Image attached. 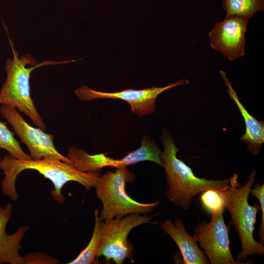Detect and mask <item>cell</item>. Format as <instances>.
<instances>
[{"label": "cell", "instance_id": "cell-1", "mask_svg": "<svg viewBox=\"0 0 264 264\" xmlns=\"http://www.w3.org/2000/svg\"><path fill=\"white\" fill-rule=\"evenodd\" d=\"M0 169L4 174L1 183L2 193L14 201L18 198L15 186L16 179L21 173L26 170H36L51 181L54 190L51 191V196L59 203L64 202L65 197L62 190L66 183L75 181L88 190L96 187L101 175L99 173L79 171L71 164L61 161L18 159L10 154L0 159Z\"/></svg>", "mask_w": 264, "mask_h": 264}, {"label": "cell", "instance_id": "cell-2", "mask_svg": "<svg viewBox=\"0 0 264 264\" xmlns=\"http://www.w3.org/2000/svg\"><path fill=\"white\" fill-rule=\"evenodd\" d=\"M162 141L161 166L165 168L169 187L166 195L176 206L188 210L192 205L194 197L198 194L210 189L222 190L230 185L231 177L224 180H214L196 176L191 168L177 158L178 149L165 129L162 132Z\"/></svg>", "mask_w": 264, "mask_h": 264}, {"label": "cell", "instance_id": "cell-3", "mask_svg": "<svg viewBox=\"0 0 264 264\" xmlns=\"http://www.w3.org/2000/svg\"><path fill=\"white\" fill-rule=\"evenodd\" d=\"M9 43L13 53V59H8L5 62L6 78L0 89V105L15 108L28 116L32 122L43 131L46 126L35 107L31 97L30 88V74L34 69L42 66L66 64L76 60L60 62L50 60L37 63L30 54L23 55L20 58L14 48V44L7 27Z\"/></svg>", "mask_w": 264, "mask_h": 264}, {"label": "cell", "instance_id": "cell-4", "mask_svg": "<svg viewBox=\"0 0 264 264\" xmlns=\"http://www.w3.org/2000/svg\"><path fill=\"white\" fill-rule=\"evenodd\" d=\"M256 175V172L253 171L246 183L241 186L238 181V175L234 174L230 185L221 190L224 198L225 208L230 215V223L234 226L241 241L242 249L236 260L239 264H244L241 260L249 255L264 254V244L257 242L253 237L256 215L260 210V206L257 203L252 206L248 203L249 195Z\"/></svg>", "mask_w": 264, "mask_h": 264}, {"label": "cell", "instance_id": "cell-5", "mask_svg": "<svg viewBox=\"0 0 264 264\" xmlns=\"http://www.w3.org/2000/svg\"><path fill=\"white\" fill-rule=\"evenodd\" d=\"M135 179V174L126 167L117 168L115 172L108 171L100 176L95 188L96 196L103 204L99 214L102 220L119 219L132 214H147L159 205L158 200L141 203L130 197L126 191V184Z\"/></svg>", "mask_w": 264, "mask_h": 264}, {"label": "cell", "instance_id": "cell-6", "mask_svg": "<svg viewBox=\"0 0 264 264\" xmlns=\"http://www.w3.org/2000/svg\"><path fill=\"white\" fill-rule=\"evenodd\" d=\"M153 216L147 214H132L121 218L103 221L101 225L102 240L96 257L103 256L105 261H112L122 264L126 259L133 263L132 244L128 240L131 231L134 227L151 221Z\"/></svg>", "mask_w": 264, "mask_h": 264}, {"label": "cell", "instance_id": "cell-7", "mask_svg": "<svg viewBox=\"0 0 264 264\" xmlns=\"http://www.w3.org/2000/svg\"><path fill=\"white\" fill-rule=\"evenodd\" d=\"M159 151L154 142L143 137L141 146L120 159H113L104 154H89L83 149L70 147L66 157L76 170L83 172L99 173L105 167L119 168L126 167L143 161L154 163L159 159Z\"/></svg>", "mask_w": 264, "mask_h": 264}, {"label": "cell", "instance_id": "cell-8", "mask_svg": "<svg viewBox=\"0 0 264 264\" xmlns=\"http://www.w3.org/2000/svg\"><path fill=\"white\" fill-rule=\"evenodd\" d=\"M0 115L12 127L15 133L26 145L31 159H49L70 164L68 159L60 153L54 144V136L46 133L40 128L28 124L14 107L1 105Z\"/></svg>", "mask_w": 264, "mask_h": 264}, {"label": "cell", "instance_id": "cell-9", "mask_svg": "<svg viewBox=\"0 0 264 264\" xmlns=\"http://www.w3.org/2000/svg\"><path fill=\"white\" fill-rule=\"evenodd\" d=\"M224 211L211 215L209 222L199 223L194 230V238L199 242L211 264H237L230 249L228 228Z\"/></svg>", "mask_w": 264, "mask_h": 264}, {"label": "cell", "instance_id": "cell-10", "mask_svg": "<svg viewBox=\"0 0 264 264\" xmlns=\"http://www.w3.org/2000/svg\"><path fill=\"white\" fill-rule=\"evenodd\" d=\"M189 83L188 80L182 79L163 87L154 86L142 89H125L113 92L95 90L83 85L76 89L75 92L82 101H90L99 98L125 101L130 105L131 111L141 117L154 112L156 109V99L160 94L168 89Z\"/></svg>", "mask_w": 264, "mask_h": 264}, {"label": "cell", "instance_id": "cell-11", "mask_svg": "<svg viewBox=\"0 0 264 264\" xmlns=\"http://www.w3.org/2000/svg\"><path fill=\"white\" fill-rule=\"evenodd\" d=\"M248 20L238 16H226L224 20L216 22L209 32L210 46L230 61L243 56Z\"/></svg>", "mask_w": 264, "mask_h": 264}, {"label": "cell", "instance_id": "cell-12", "mask_svg": "<svg viewBox=\"0 0 264 264\" xmlns=\"http://www.w3.org/2000/svg\"><path fill=\"white\" fill-rule=\"evenodd\" d=\"M175 242L179 249L185 264H208L209 261L203 251L198 246L194 237L186 231L183 221L179 219L174 222L166 219L160 225Z\"/></svg>", "mask_w": 264, "mask_h": 264}, {"label": "cell", "instance_id": "cell-13", "mask_svg": "<svg viewBox=\"0 0 264 264\" xmlns=\"http://www.w3.org/2000/svg\"><path fill=\"white\" fill-rule=\"evenodd\" d=\"M12 209V205L8 203L0 215V264H24L23 257L19 252L20 242L29 227L21 226L13 234H8L6 228Z\"/></svg>", "mask_w": 264, "mask_h": 264}, {"label": "cell", "instance_id": "cell-14", "mask_svg": "<svg viewBox=\"0 0 264 264\" xmlns=\"http://www.w3.org/2000/svg\"><path fill=\"white\" fill-rule=\"evenodd\" d=\"M220 73L227 87L226 90L230 97L236 103L245 123V132L240 139L247 144L250 153L256 155L260 153L261 147L264 143V122L258 120L246 110L240 101L225 72L221 70Z\"/></svg>", "mask_w": 264, "mask_h": 264}, {"label": "cell", "instance_id": "cell-15", "mask_svg": "<svg viewBox=\"0 0 264 264\" xmlns=\"http://www.w3.org/2000/svg\"><path fill=\"white\" fill-rule=\"evenodd\" d=\"M94 213L95 217L94 226L89 242L76 258L67 264H90L94 262L96 257L102 240L101 225L103 220L99 217V210L98 209L96 208Z\"/></svg>", "mask_w": 264, "mask_h": 264}, {"label": "cell", "instance_id": "cell-16", "mask_svg": "<svg viewBox=\"0 0 264 264\" xmlns=\"http://www.w3.org/2000/svg\"><path fill=\"white\" fill-rule=\"evenodd\" d=\"M222 8L226 16L249 19L256 12L264 9V0H223Z\"/></svg>", "mask_w": 264, "mask_h": 264}, {"label": "cell", "instance_id": "cell-17", "mask_svg": "<svg viewBox=\"0 0 264 264\" xmlns=\"http://www.w3.org/2000/svg\"><path fill=\"white\" fill-rule=\"evenodd\" d=\"M0 148L7 151L12 156L22 159H31L29 155L22 149L20 143L14 137V133L6 124L0 121Z\"/></svg>", "mask_w": 264, "mask_h": 264}, {"label": "cell", "instance_id": "cell-18", "mask_svg": "<svg viewBox=\"0 0 264 264\" xmlns=\"http://www.w3.org/2000/svg\"><path fill=\"white\" fill-rule=\"evenodd\" d=\"M200 202L203 210L212 215L224 211V198L221 190L210 189L202 192Z\"/></svg>", "mask_w": 264, "mask_h": 264}, {"label": "cell", "instance_id": "cell-19", "mask_svg": "<svg viewBox=\"0 0 264 264\" xmlns=\"http://www.w3.org/2000/svg\"><path fill=\"white\" fill-rule=\"evenodd\" d=\"M250 193L256 197L260 202V210H261V222L259 231L258 232L260 237L259 242L264 243V184L260 185L256 183L253 189H251Z\"/></svg>", "mask_w": 264, "mask_h": 264}, {"label": "cell", "instance_id": "cell-20", "mask_svg": "<svg viewBox=\"0 0 264 264\" xmlns=\"http://www.w3.org/2000/svg\"><path fill=\"white\" fill-rule=\"evenodd\" d=\"M24 264H55L59 261L43 252H34L23 256Z\"/></svg>", "mask_w": 264, "mask_h": 264}, {"label": "cell", "instance_id": "cell-21", "mask_svg": "<svg viewBox=\"0 0 264 264\" xmlns=\"http://www.w3.org/2000/svg\"><path fill=\"white\" fill-rule=\"evenodd\" d=\"M4 207H2L0 205V215H1V214L2 213L3 210H4Z\"/></svg>", "mask_w": 264, "mask_h": 264}, {"label": "cell", "instance_id": "cell-22", "mask_svg": "<svg viewBox=\"0 0 264 264\" xmlns=\"http://www.w3.org/2000/svg\"></svg>", "mask_w": 264, "mask_h": 264}]
</instances>
